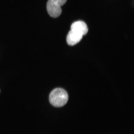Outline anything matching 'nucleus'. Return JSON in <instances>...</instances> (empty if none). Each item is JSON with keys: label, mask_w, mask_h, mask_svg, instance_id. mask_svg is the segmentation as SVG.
<instances>
[{"label": "nucleus", "mask_w": 134, "mask_h": 134, "mask_svg": "<svg viewBox=\"0 0 134 134\" xmlns=\"http://www.w3.org/2000/svg\"><path fill=\"white\" fill-rule=\"evenodd\" d=\"M47 11L49 15L54 18H58L61 14L62 10L58 5L52 0H48L47 4Z\"/></svg>", "instance_id": "2"}, {"label": "nucleus", "mask_w": 134, "mask_h": 134, "mask_svg": "<svg viewBox=\"0 0 134 134\" xmlns=\"http://www.w3.org/2000/svg\"><path fill=\"white\" fill-rule=\"evenodd\" d=\"M71 30L82 36L86 35L88 31V27L86 23L81 21L74 23L71 26Z\"/></svg>", "instance_id": "3"}, {"label": "nucleus", "mask_w": 134, "mask_h": 134, "mask_svg": "<svg viewBox=\"0 0 134 134\" xmlns=\"http://www.w3.org/2000/svg\"><path fill=\"white\" fill-rule=\"evenodd\" d=\"M83 36L71 30L67 35V43L70 46H73L79 42L82 38Z\"/></svg>", "instance_id": "4"}, {"label": "nucleus", "mask_w": 134, "mask_h": 134, "mask_svg": "<svg viewBox=\"0 0 134 134\" xmlns=\"http://www.w3.org/2000/svg\"><path fill=\"white\" fill-rule=\"evenodd\" d=\"M49 100L50 103L53 106L62 107L66 104L68 102V94L63 88H55L50 93Z\"/></svg>", "instance_id": "1"}, {"label": "nucleus", "mask_w": 134, "mask_h": 134, "mask_svg": "<svg viewBox=\"0 0 134 134\" xmlns=\"http://www.w3.org/2000/svg\"><path fill=\"white\" fill-rule=\"evenodd\" d=\"M52 1L59 6L61 7L66 3L67 0H52Z\"/></svg>", "instance_id": "5"}]
</instances>
